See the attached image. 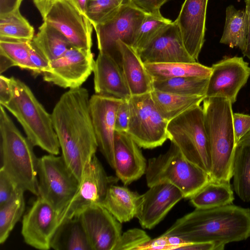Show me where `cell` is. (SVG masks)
<instances>
[{
  "mask_svg": "<svg viewBox=\"0 0 250 250\" xmlns=\"http://www.w3.org/2000/svg\"><path fill=\"white\" fill-rule=\"evenodd\" d=\"M89 93L79 87L60 98L51 113L62 157L80 182L98 148L89 110Z\"/></svg>",
  "mask_w": 250,
  "mask_h": 250,
  "instance_id": "1",
  "label": "cell"
},
{
  "mask_svg": "<svg viewBox=\"0 0 250 250\" xmlns=\"http://www.w3.org/2000/svg\"><path fill=\"white\" fill-rule=\"evenodd\" d=\"M163 235L178 236L188 242L226 244L250 238V209L232 204L197 208L178 219Z\"/></svg>",
  "mask_w": 250,
  "mask_h": 250,
  "instance_id": "2",
  "label": "cell"
},
{
  "mask_svg": "<svg viewBox=\"0 0 250 250\" xmlns=\"http://www.w3.org/2000/svg\"><path fill=\"white\" fill-rule=\"evenodd\" d=\"M203 102L204 124L211 158L209 179L230 182L236 146L232 104L222 97H206Z\"/></svg>",
  "mask_w": 250,
  "mask_h": 250,
  "instance_id": "3",
  "label": "cell"
},
{
  "mask_svg": "<svg viewBox=\"0 0 250 250\" xmlns=\"http://www.w3.org/2000/svg\"><path fill=\"white\" fill-rule=\"evenodd\" d=\"M34 146L18 129L5 108L0 106V168L17 188L39 196V158Z\"/></svg>",
  "mask_w": 250,
  "mask_h": 250,
  "instance_id": "4",
  "label": "cell"
},
{
  "mask_svg": "<svg viewBox=\"0 0 250 250\" xmlns=\"http://www.w3.org/2000/svg\"><path fill=\"white\" fill-rule=\"evenodd\" d=\"M11 94L1 104L17 120L34 146L58 155L60 146L51 114L48 113L24 82L10 77Z\"/></svg>",
  "mask_w": 250,
  "mask_h": 250,
  "instance_id": "5",
  "label": "cell"
},
{
  "mask_svg": "<svg viewBox=\"0 0 250 250\" xmlns=\"http://www.w3.org/2000/svg\"><path fill=\"white\" fill-rule=\"evenodd\" d=\"M147 186L168 183L178 188L184 198H190L209 181V175L189 162L172 142L167 151L148 160Z\"/></svg>",
  "mask_w": 250,
  "mask_h": 250,
  "instance_id": "6",
  "label": "cell"
},
{
  "mask_svg": "<svg viewBox=\"0 0 250 250\" xmlns=\"http://www.w3.org/2000/svg\"><path fill=\"white\" fill-rule=\"evenodd\" d=\"M167 133L184 157L209 176L211 158L203 108L195 106L169 121Z\"/></svg>",
  "mask_w": 250,
  "mask_h": 250,
  "instance_id": "7",
  "label": "cell"
},
{
  "mask_svg": "<svg viewBox=\"0 0 250 250\" xmlns=\"http://www.w3.org/2000/svg\"><path fill=\"white\" fill-rule=\"evenodd\" d=\"M39 196L47 200L59 215L76 193L80 182L62 156L49 154L39 158Z\"/></svg>",
  "mask_w": 250,
  "mask_h": 250,
  "instance_id": "8",
  "label": "cell"
},
{
  "mask_svg": "<svg viewBox=\"0 0 250 250\" xmlns=\"http://www.w3.org/2000/svg\"><path fill=\"white\" fill-rule=\"evenodd\" d=\"M130 120L126 133L140 146L152 149L168 139V122L156 108L150 92L131 96L128 100Z\"/></svg>",
  "mask_w": 250,
  "mask_h": 250,
  "instance_id": "9",
  "label": "cell"
},
{
  "mask_svg": "<svg viewBox=\"0 0 250 250\" xmlns=\"http://www.w3.org/2000/svg\"><path fill=\"white\" fill-rule=\"evenodd\" d=\"M146 14L127 2L122 4L109 20L94 28L99 52L109 55L121 67V56L116 42L121 40L133 47Z\"/></svg>",
  "mask_w": 250,
  "mask_h": 250,
  "instance_id": "10",
  "label": "cell"
},
{
  "mask_svg": "<svg viewBox=\"0 0 250 250\" xmlns=\"http://www.w3.org/2000/svg\"><path fill=\"white\" fill-rule=\"evenodd\" d=\"M119 179L109 176L95 155L84 170L75 195L59 215V225L66 220L78 216L83 210L100 205L108 188Z\"/></svg>",
  "mask_w": 250,
  "mask_h": 250,
  "instance_id": "11",
  "label": "cell"
},
{
  "mask_svg": "<svg viewBox=\"0 0 250 250\" xmlns=\"http://www.w3.org/2000/svg\"><path fill=\"white\" fill-rule=\"evenodd\" d=\"M43 20L62 34L72 46L91 50L93 26L71 0H55Z\"/></svg>",
  "mask_w": 250,
  "mask_h": 250,
  "instance_id": "12",
  "label": "cell"
},
{
  "mask_svg": "<svg viewBox=\"0 0 250 250\" xmlns=\"http://www.w3.org/2000/svg\"><path fill=\"white\" fill-rule=\"evenodd\" d=\"M95 62L91 50L71 46L50 63L43 80L63 88L81 87L93 72Z\"/></svg>",
  "mask_w": 250,
  "mask_h": 250,
  "instance_id": "13",
  "label": "cell"
},
{
  "mask_svg": "<svg viewBox=\"0 0 250 250\" xmlns=\"http://www.w3.org/2000/svg\"><path fill=\"white\" fill-rule=\"evenodd\" d=\"M58 226L57 210L47 200L38 196L22 217L21 233L26 244L36 249L48 250Z\"/></svg>",
  "mask_w": 250,
  "mask_h": 250,
  "instance_id": "14",
  "label": "cell"
},
{
  "mask_svg": "<svg viewBox=\"0 0 250 250\" xmlns=\"http://www.w3.org/2000/svg\"><path fill=\"white\" fill-rule=\"evenodd\" d=\"M206 97H222L232 104L250 76L249 63L241 57L225 58L211 67Z\"/></svg>",
  "mask_w": 250,
  "mask_h": 250,
  "instance_id": "15",
  "label": "cell"
},
{
  "mask_svg": "<svg viewBox=\"0 0 250 250\" xmlns=\"http://www.w3.org/2000/svg\"><path fill=\"white\" fill-rule=\"evenodd\" d=\"M123 100L97 94L89 99V110L98 148L113 169L116 115Z\"/></svg>",
  "mask_w": 250,
  "mask_h": 250,
  "instance_id": "16",
  "label": "cell"
},
{
  "mask_svg": "<svg viewBox=\"0 0 250 250\" xmlns=\"http://www.w3.org/2000/svg\"><path fill=\"white\" fill-rule=\"evenodd\" d=\"M78 217L92 250H114L122 235V225L105 208L93 206Z\"/></svg>",
  "mask_w": 250,
  "mask_h": 250,
  "instance_id": "17",
  "label": "cell"
},
{
  "mask_svg": "<svg viewBox=\"0 0 250 250\" xmlns=\"http://www.w3.org/2000/svg\"><path fill=\"white\" fill-rule=\"evenodd\" d=\"M183 198L181 191L171 184L154 185L140 195L135 217L143 228L151 229Z\"/></svg>",
  "mask_w": 250,
  "mask_h": 250,
  "instance_id": "18",
  "label": "cell"
},
{
  "mask_svg": "<svg viewBox=\"0 0 250 250\" xmlns=\"http://www.w3.org/2000/svg\"><path fill=\"white\" fill-rule=\"evenodd\" d=\"M139 54L144 63L197 62L186 50L175 21L164 27Z\"/></svg>",
  "mask_w": 250,
  "mask_h": 250,
  "instance_id": "19",
  "label": "cell"
},
{
  "mask_svg": "<svg viewBox=\"0 0 250 250\" xmlns=\"http://www.w3.org/2000/svg\"><path fill=\"white\" fill-rule=\"evenodd\" d=\"M208 0H185L175 20L188 54L196 61L205 42Z\"/></svg>",
  "mask_w": 250,
  "mask_h": 250,
  "instance_id": "20",
  "label": "cell"
},
{
  "mask_svg": "<svg viewBox=\"0 0 250 250\" xmlns=\"http://www.w3.org/2000/svg\"><path fill=\"white\" fill-rule=\"evenodd\" d=\"M114 168L117 177L127 186L146 173L147 164L140 146L125 132L115 131Z\"/></svg>",
  "mask_w": 250,
  "mask_h": 250,
  "instance_id": "21",
  "label": "cell"
},
{
  "mask_svg": "<svg viewBox=\"0 0 250 250\" xmlns=\"http://www.w3.org/2000/svg\"><path fill=\"white\" fill-rule=\"evenodd\" d=\"M93 72L95 94L122 100L131 96L121 67L108 54L99 52Z\"/></svg>",
  "mask_w": 250,
  "mask_h": 250,
  "instance_id": "22",
  "label": "cell"
},
{
  "mask_svg": "<svg viewBox=\"0 0 250 250\" xmlns=\"http://www.w3.org/2000/svg\"><path fill=\"white\" fill-rule=\"evenodd\" d=\"M116 43L121 56V69L131 96L150 92L153 90V80L139 53L121 40Z\"/></svg>",
  "mask_w": 250,
  "mask_h": 250,
  "instance_id": "23",
  "label": "cell"
},
{
  "mask_svg": "<svg viewBox=\"0 0 250 250\" xmlns=\"http://www.w3.org/2000/svg\"><path fill=\"white\" fill-rule=\"evenodd\" d=\"M140 195L125 187L113 184L108 188L100 205L121 223H125L135 217Z\"/></svg>",
  "mask_w": 250,
  "mask_h": 250,
  "instance_id": "24",
  "label": "cell"
},
{
  "mask_svg": "<svg viewBox=\"0 0 250 250\" xmlns=\"http://www.w3.org/2000/svg\"><path fill=\"white\" fill-rule=\"evenodd\" d=\"M51 248L55 250H92L78 216L59 225L52 238Z\"/></svg>",
  "mask_w": 250,
  "mask_h": 250,
  "instance_id": "25",
  "label": "cell"
},
{
  "mask_svg": "<svg viewBox=\"0 0 250 250\" xmlns=\"http://www.w3.org/2000/svg\"><path fill=\"white\" fill-rule=\"evenodd\" d=\"M152 99L161 116L168 122L186 110L200 105L205 96H185L153 89Z\"/></svg>",
  "mask_w": 250,
  "mask_h": 250,
  "instance_id": "26",
  "label": "cell"
},
{
  "mask_svg": "<svg viewBox=\"0 0 250 250\" xmlns=\"http://www.w3.org/2000/svg\"><path fill=\"white\" fill-rule=\"evenodd\" d=\"M145 66L153 81L193 76L209 78L211 67L194 62L148 63Z\"/></svg>",
  "mask_w": 250,
  "mask_h": 250,
  "instance_id": "27",
  "label": "cell"
},
{
  "mask_svg": "<svg viewBox=\"0 0 250 250\" xmlns=\"http://www.w3.org/2000/svg\"><path fill=\"white\" fill-rule=\"evenodd\" d=\"M197 208H211L232 204L234 196L230 182H209L190 198Z\"/></svg>",
  "mask_w": 250,
  "mask_h": 250,
  "instance_id": "28",
  "label": "cell"
},
{
  "mask_svg": "<svg viewBox=\"0 0 250 250\" xmlns=\"http://www.w3.org/2000/svg\"><path fill=\"white\" fill-rule=\"evenodd\" d=\"M32 42L50 63L61 57L72 46L62 34L45 21L39 27Z\"/></svg>",
  "mask_w": 250,
  "mask_h": 250,
  "instance_id": "29",
  "label": "cell"
},
{
  "mask_svg": "<svg viewBox=\"0 0 250 250\" xmlns=\"http://www.w3.org/2000/svg\"><path fill=\"white\" fill-rule=\"evenodd\" d=\"M248 19L245 11L237 10L233 5L226 10V20L220 42L231 48L238 47L242 52L246 48Z\"/></svg>",
  "mask_w": 250,
  "mask_h": 250,
  "instance_id": "30",
  "label": "cell"
},
{
  "mask_svg": "<svg viewBox=\"0 0 250 250\" xmlns=\"http://www.w3.org/2000/svg\"><path fill=\"white\" fill-rule=\"evenodd\" d=\"M31 41L0 39L1 74L13 66L32 72L33 67L30 59Z\"/></svg>",
  "mask_w": 250,
  "mask_h": 250,
  "instance_id": "31",
  "label": "cell"
},
{
  "mask_svg": "<svg viewBox=\"0 0 250 250\" xmlns=\"http://www.w3.org/2000/svg\"><path fill=\"white\" fill-rule=\"evenodd\" d=\"M233 189L245 202H250V146H236L232 167Z\"/></svg>",
  "mask_w": 250,
  "mask_h": 250,
  "instance_id": "32",
  "label": "cell"
},
{
  "mask_svg": "<svg viewBox=\"0 0 250 250\" xmlns=\"http://www.w3.org/2000/svg\"><path fill=\"white\" fill-rule=\"evenodd\" d=\"M209 78L187 76L153 81V89L185 96H205Z\"/></svg>",
  "mask_w": 250,
  "mask_h": 250,
  "instance_id": "33",
  "label": "cell"
},
{
  "mask_svg": "<svg viewBox=\"0 0 250 250\" xmlns=\"http://www.w3.org/2000/svg\"><path fill=\"white\" fill-rule=\"evenodd\" d=\"M34 37V28L20 8L0 14V39L31 41Z\"/></svg>",
  "mask_w": 250,
  "mask_h": 250,
  "instance_id": "34",
  "label": "cell"
},
{
  "mask_svg": "<svg viewBox=\"0 0 250 250\" xmlns=\"http://www.w3.org/2000/svg\"><path fill=\"white\" fill-rule=\"evenodd\" d=\"M20 190L17 195L0 206V243H4L20 220L25 209L23 193Z\"/></svg>",
  "mask_w": 250,
  "mask_h": 250,
  "instance_id": "35",
  "label": "cell"
},
{
  "mask_svg": "<svg viewBox=\"0 0 250 250\" xmlns=\"http://www.w3.org/2000/svg\"><path fill=\"white\" fill-rule=\"evenodd\" d=\"M171 22L160 12L146 14L139 28L133 47L139 53L164 27Z\"/></svg>",
  "mask_w": 250,
  "mask_h": 250,
  "instance_id": "36",
  "label": "cell"
},
{
  "mask_svg": "<svg viewBox=\"0 0 250 250\" xmlns=\"http://www.w3.org/2000/svg\"><path fill=\"white\" fill-rule=\"evenodd\" d=\"M122 4L117 0H89L86 17L95 28L109 20Z\"/></svg>",
  "mask_w": 250,
  "mask_h": 250,
  "instance_id": "37",
  "label": "cell"
},
{
  "mask_svg": "<svg viewBox=\"0 0 250 250\" xmlns=\"http://www.w3.org/2000/svg\"><path fill=\"white\" fill-rule=\"evenodd\" d=\"M150 240L144 230L138 228L130 229L122 234L114 250H141Z\"/></svg>",
  "mask_w": 250,
  "mask_h": 250,
  "instance_id": "38",
  "label": "cell"
},
{
  "mask_svg": "<svg viewBox=\"0 0 250 250\" xmlns=\"http://www.w3.org/2000/svg\"><path fill=\"white\" fill-rule=\"evenodd\" d=\"M19 189L3 170L0 168V206L14 198Z\"/></svg>",
  "mask_w": 250,
  "mask_h": 250,
  "instance_id": "39",
  "label": "cell"
},
{
  "mask_svg": "<svg viewBox=\"0 0 250 250\" xmlns=\"http://www.w3.org/2000/svg\"><path fill=\"white\" fill-rule=\"evenodd\" d=\"M233 127L236 145L238 141L250 131V115L233 113Z\"/></svg>",
  "mask_w": 250,
  "mask_h": 250,
  "instance_id": "40",
  "label": "cell"
},
{
  "mask_svg": "<svg viewBox=\"0 0 250 250\" xmlns=\"http://www.w3.org/2000/svg\"><path fill=\"white\" fill-rule=\"evenodd\" d=\"M130 120L128 100H123L117 109L115 119V131L126 132Z\"/></svg>",
  "mask_w": 250,
  "mask_h": 250,
  "instance_id": "41",
  "label": "cell"
},
{
  "mask_svg": "<svg viewBox=\"0 0 250 250\" xmlns=\"http://www.w3.org/2000/svg\"><path fill=\"white\" fill-rule=\"evenodd\" d=\"M30 59L33 67L32 73L35 75L42 74L50 67V62L41 54L33 44L30 42Z\"/></svg>",
  "mask_w": 250,
  "mask_h": 250,
  "instance_id": "42",
  "label": "cell"
},
{
  "mask_svg": "<svg viewBox=\"0 0 250 250\" xmlns=\"http://www.w3.org/2000/svg\"><path fill=\"white\" fill-rule=\"evenodd\" d=\"M167 0H128L136 8L146 14H155L160 12L161 7Z\"/></svg>",
  "mask_w": 250,
  "mask_h": 250,
  "instance_id": "43",
  "label": "cell"
},
{
  "mask_svg": "<svg viewBox=\"0 0 250 250\" xmlns=\"http://www.w3.org/2000/svg\"><path fill=\"white\" fill-rule=\"evenodd\" d=\"M225 246L212 242H188L179 250H223Z\"/></svg>",
  "mask_w": 250,
  "mask_h": 250,
  "instance_id": "44",
  "label": "cell"
},
{
  "mask_svg": "<svg viewBox=\"0 0 250 250\" xmlns=\"http://www.w3.org/2000/svg\"><path fill=\"white\" fill-rule=\"evenodd\" d=\"M170 250V246L167 236H160L151 239L146 244L141 250Z\"/></svg>",
  "mask_w": 250,
  "mask_h": 250,
  "instance_id": "45",
  "label": "cell"
},
{
  "mask_svg": "<svg viewBox=\"0 0 250 250\" xmlns=\"http://www.w3.org/2000/svg\"><path fill=\"white\" fill-rule=\"evenodd\" d=\"M11 94V85L10 78L6 77L1 74L0 76V104H3L6 102Z\"/></svg>",
  "mask_w": 250,
  "mask_h": 250,
  "instance_id": "46",
  "label": "cell"
},
{
  "mask_svg": "<svg viewBox=\"0 0 250 250\" xmlns=\"http://www.w3.org/2000/svg\"><path fill=\"white\" fill-rule=\"evenodd\" d=\"M22 0H0V14L10 12L20 8Z\"/></svg>",
  "mask_w": 250,
  "mask_h": 250,
  "instance_id": "47",
  "label": "cell"
},
{
  "mask_svg": "<svg viewBox=\"0 0 250 250\" xmlns=\"http://www.w3.org/2000/svg\"><path fill=\"white\" fill-rule=\"evenodd\" d=\"M55 0H33L36 7L40 12L42 19L45 17Z\"/></svg>",
  "mask_w": 250,
  "mask_h": 250,
  "instance_id": "48",
  "label": "cell"
},
{
  "mask_svg": "<svg viewBox=\"0 0 250 250\" xmlns=\"http://www.w3.org/2000/svg\"><path fill=\"white\" fill-rule=\"evenodd\" d=\"M245 12L248 19V31L247 38V45L245 50L242 52L243 56L250 59V0H245Z\"/></svg>",
  "mask_w": 250,
  "mask_h": 250,
  "instance_id": "49",
  "label": "cell"
},
{
  "mask_svg": "<svg viewBox=\"0 0 250 250\" xmlns=\"http://www.w3.org/2000/svg\"><path fill=\"white\" fill-rule=\"evenodd\" d=\"M71 1L80 12L86 17V10L89 0H71Z\"/></svg>",
  "mask_w": 250,
  "mask_h": 250,
  "instance_id": "50",
  "label": "cell"
},
{
  "mask_svg": "<svg viewBox=\"0 0 250 250\" xmlns=\"http://www.w3.org/2000/svg\"><path fill=\"white\" fill-rule=\"evenodd\" d=\"M236 146H250V131L246 134L238 141Z\"/></svg>",
  "mask_w": 250,
  "mask_h": 250,
  "instance_id": "51",
  "label": "cell"
},
{
  "mask_svg": "<svg viewBox=\"0 0 250 250\" xmlns=\"http://www.w3.org/2000/svg\"><path fill=\"white\" fill-rule=\"evenodd\" d=\"M117 0L121 2L122 4H124V3L127 2L128 0Z\"/></svg>",
  "mask_w": 250,
  "mask_h": 250,
  "instance_id": "52",
  "label": "cell"
}]
</instances>
